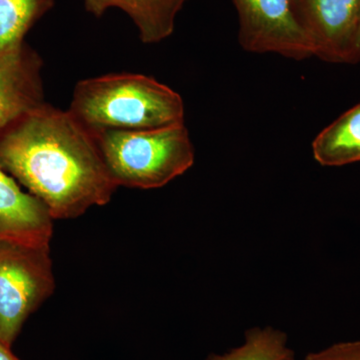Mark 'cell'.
<instances>
[{
  "mask_svg": "<svg viewBox=\"0 0 360 360\" xmlns=\"http://www.w3.org/2000/svg\"><path fill=\"white\" fill-rule=\"evenodd\" d=\"M0 167L44 202L53 219L105 205L118 187L91 130L47 103L0 134Z\"/></svg>",
  "mask_w": 360,
  "mask_h": 360,
  "instance_id": "6da1fadb",
  "label": "cell"
},
{
  "mask_svg": "<svg viewBox=\"0 0 360 360\" xmlns=\"http://www.w3.org/2000/svg\"><path fill=\"white\" fill-rule=\"evenodd\" d=\"M71 115L87 129L148 130L184 123L180 94L153 77L112 73L78 82Z\"/></svg>",
  "mask_w": 360,
  "mask_h": 360,
  "instance_id": "7a4b0ae2",
  "label": "cell"
},
{
  "mask_svg": "<svg viewBox=\"0 0 360 360\" xmlns=\"http://www.w3.org/2000/svg\"><path fill=\"white\" fill-rule=\"evenodd\" d=\"M92 134L117 186L160 188L186 174L195 160L184 123L162 129L96 130Z\"/></svg>",
  "mask_w": 360,
  "mask_h": 360,
  "instance_id": "3957f363",
  "label": "cell"
},
{
  "mask_svg": "<svg viewBox=\"0 0 360 360\" xmlns=\"http://www.w3.org/2000/svg\"><path fill=\"white\" fill-rule=\"evenodd\" d=\"M54 288L49 245L0 240V342L11 347Z\"/></svg>",
  "mask_w": 360,
  "mask_h": 360,
  "instance_id": "277c9868",
  "label": "cell"
},
{
  "mask_svg": "<svg viewBox=\"0 0 360 360\" xmlns=\"http://www.w3.org/2000/svg\"><path fill=\"white\" fill-rule=\"evenodd\" d=\"M238 15V41L252 53H276L303 60L315 56L314 42L295 0H232Z\"/></svg>",
  "mask_w": 360,
  "mask_h": 360,
  "instance_id": "5b68a950",
  "label": "cell"
},
{
  "mask_svg": "<svg viewBox=\"0 0 360 360\" xmlns=\"http://www.w3.org/2000/svg\"><path fill=\"white\" fill-rule=\"evenodd\" d=\"M314 42L315 58L349 63L360 20V0H295Z\"/></svg>",
  "mask_w": 360,
  "mask_h": 360,
  "instance_id": "8992f818",
  "label": "cell"
},
{
  "mask_svg": "<svg viewBox=\"0 0 360 360\" xmlns=\"http://www.w3.org/2000/svg\"><path fill=\"white\" fill-rule=\"evenodd\" d=\"M41 59L23 44L0 52V134L44 103Z\"/></svg>",
  "mask_w": 360,
  "mask_h": 360,
  "instance_id": "52a82bcc",
  "label": "cell"
},
{
  "mask_svg": "<svg viewBox=\"0 0 360 360\" xmlns=\"http://www.w3.org/2000/svg\"><path fill=\"white\" fill-rule=\"evenodd\" d=\"M52 220L44 203L0 167V240L49 245Z\"/></svg>",
  "mask_w": 360,
  "mask_h": 360,
  "instance_id": "ba28073f",
  "label": "cell"
},
{
  "mask_svg": "<svg viewBox=\"0 0 360 360\" xmlns=\"http://www.w3.org/2000/svg\"><path fill=\"white\" fill-rule=\"evenodd\" d=\"M187 0H84L87 11L103 15L117 8L129 16L144 44H158L174 32L177 14Z\"/></svg>",
  "mask_w": 360,
  "mask_h": 360,
  "instance_id": "9c48e42d",
  "label": "cell"
},
{
  "mask_svg": "<svg viewBox=\"0 0 360 360\" xmlns=\"http://www.w3.org/2000/svg\"><path fill=\"white\" fill-rule=\"evenodd\" d=\"M322 167H343L360 161V103L326 127L311 144Z\"/></svg>",
  "mask_w": 360,
  "mask_h": 360,
  "instance_id": "30bf717a",
  "label": "cell"
},
{
  "mask_svg": "<svg viewBox=\"0 0 360 360\" xmlns=\"http://www.w3.org/2000/svg\"><path fill=\"white\" fill-rule=\"evenodd\" d=\"M53 4L54 0H0V52L22 46L26 33Z\"/></svg>",
  "mask_w": 360,
  "mask_h": 360,
  "instance_id": "8fae6325",
  "label": "cell"
},
{
  "mask_svg": "<svg viewBox=\"0 0 360 360\" xmlns=\"http://www.w3.org/2000/svg\"><path fill=\"white\" fill-rule=\"evenodd\" d=\"M286 333L274 328H253L245 333V342L222 354H212L206 360H293Z\"/></svg>",
  "mask_w": 360,
  "mask_h": 360,
  "instance_id": "7c38bea8",
  "label": "cell"
},
{
  "mask_svg": "<svg viewBox=\"0 0 360 360\" xmlns=\"http://www.w3.org/2000/svg\"><path fill=\"white\" fill-rule=\"evenodd\" d=\"M303 360H360V340L335 343L319 352H310Z\"/></svg>",
  "mask_w": 360,
  "mask_h": 360,
  "instance_id": "4fadbf2b",
  "label": "cell"
},
{
  "mask_svg": "<svg viewBox=\"0 0 360 360\" xmlns=\"http://www.w3.org/2000/svg\"><path fill=\"white\" fill-rule=\"evenodd\" d=\"M360 63V20L356 34H355L354 46H352V54H350L349 63L348 65H356Z\"/></svg>",
  "mask_w": 360,
  "mask_h": 360,
  "instance_id": "5bb4252c",
  "label": "cell"
},
{
  "mask_svg": "<svg viewBox=\"0 0 360 360\" xmlns=\"http://www.w3.org/2000/svg\"><path fill=\"white\" fill-rule=\"evenodd\" d=\"M0 360H20L11 352V347L0 342Z\"/></svg>",
  "mask_w": 360,
  "mask_h": 360,
  "instance_id": "9a60e30c",
  "label": "cell"
},
{
  "mask_svg": "<svg viewBox=\"0 0 360 360\" xmlns=\"http://www.w3.org/2000/svg\"><path fill=\"white\" fill-rule=\"evenodd\" d=\"M293 360H295V359H293Z\"/></svg>",
  "mask_w": 360,
  "mask_h": 360,
  "instance_id": "2e32d148",
  "label": "cell"
}]
</instances>
